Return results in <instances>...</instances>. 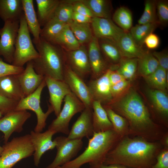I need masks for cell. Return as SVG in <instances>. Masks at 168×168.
<instances>
[{
  "mask_svg": "<svg viewBox=\"0 0 168 168\" xmlns=\"http://www.w3.org/2000/svg\"><path fill=\"white\" fill-rule=\"evenodd\" d=\"M104 106L110 108L126 120L129 125L128 136L155 142L160 141L165 133L161 126L153 121L142 98L134 89L131 88Z\"/></svg>",
  "mask_w": 168,
  "mask_h": 168,
  "instance_id": "1",
  "label": "cell"
},
{
  "mask_svg": "<svg viewBox=\"0 0 168 168\" xmlns=\"http://www.w3.org/2000/svg\"><path fill=\"white\" fill-rule=\"evenodd\" d=\"M163 148L159 141L152 142L140 137L126 136L107 154L103 164L150 168L156 163V156Z\"/></svg>",
  "mask_w": 168,
  "mask_h": 168,
  "instance_id": "2",
  "label": "cell"
},
{
  "mask_svg": "<svg viewBox=\"0 0 168 168\" xmlns=\"http://www.w3.org/2000/svg\"><path fill=\"white\" fill-rule=\"evenodd\" d=\"M121 138L113 129L101 132L94 133L88 140L84 151L75 159L64 164L62 168H80L88 163L90 168H95L103 164L107 154Z\"/></svg>",
  "mask_w": 168,
  "mask_h": 168,
  "instance_id": "3",
  "label": "cell"
},
{
  "mask_svg": "<svg viewBox=\"0 0 168 168\" xmlns=\"http://www.w3.org/2000/svg\"><path fill=\"white\" fill-rule=\"evenodd\" d=\"M39 54L32 61L33 67L38 74L63 81L66 63L64 51L58 46L40 37L37 41H32Z\"/></svg>",
  "mask_w": 168,
  "mask_h": 168,
  "instance_id": "4",
  "label": "cell"
},
{
  "mask_svg": "<svg viewBox=\"0 0 168 168\" xmlns=\"http://www.w3.org/2000/svg\"><path fill=\"white\" fill-rule=\"evenodd\" d=\"M2 147L0 168H12L21 160L33 155L34 152L30 134L13 138Z\"/></svg>",
  "mask_w": 168,
  "mask_h": 168,
  "instance_id": "5",
  "label": "cell"
},
{
  "mask_svg": "<svg viewBox=\"0 0 168 168\" xmlns=\"http://www.w3.org/2000/svg\"><path fill=\"white\" fill-rule=\"evenodd\" d=\"M30 33L23 13L20 19L12 65L23 67L26 63L39 57L38 52L33 45Z\"/></svg>",
  "mask_w": 168,
  "mask_h": 168,
  "instance_id": "6",
  "label": "cell"
},
{
  "mask_svg": "<svg viewBox=\"0 0 168 168\" xmlns=\"http://www.w3.org/2000/svg\"><path fill=\"white\" fill-rule=\"evenodd\" d=\"M63 109L56 118L48 127V129L55 133H62L68 135L70 121L76 114L81 112L85 108L84 104L72 92L67 95L64 99Z\"/></svg>",
  "mask_w": 168,
  "mask_h": 168,
  "instance_id": "7",
  "label": "cell"
},
{
  "mask_svg": "<svg viewBox=\"0 0 168 168\" xmlns=\"http://www.w3.org/2000/svg\"><path fill=\"white\" fill-rule=\"evenodd\" d=\"M46 86L44 79L38 88L32 94L25 97L18 101L14 110H30L36 114L37 123L34 131L37 133L42 132L45 128L46 121L49 116L53 112L52 107L48 104V109L44 112L40 105V100L42 91Z\"/></svg>",
  "mask_w": 168,
  "mask_h": 168,
  "instance_id": "8",
  "label": "cell"
},
{
  "mask_svg": "<svg viewBox=\"0 0 168 168\" xmlns=\"http://www.w3.org/2000/svg\"><path fill=\"white\" fill-rule=\"evenodd\" d=\"M54 141L57 150L56 155L46 168H56L69 162L77 155L83 145L82 139H70L64 136L58 137Z\"/></svg>",
  "mask_w": 168,
  "mask_h": 168,
  "instance_id": "9",
  "label": "cell"
},
{
  "mask_svg": "<svg viewBox=\"0 0 168 168\" xmlns=\"http://www.w3.org/2000/svg\"><path fill=\"white\" fill-rule=\"evenodd\" d=\"M19 24L20 20L7 21L0 29V56L11 64L13 59Z\"/></svg>",
  "mask_w": 168,
  "mask_h": 168,
  "instance_id": "10",
  "label": "cell"
},
{
  "mask_svg": "<svg viewBox=\"0 0 168 168\" xmlns=\"http://www.w3.org/2000/svg\"><path fill=\"white\" fill-rule=\"evenodd\" d=\"M63 81L68 85L72 92L84 104L85 108H92L93 100L87 84L66 63L63 70Z\"/></svg>",
  "mask_w": 168,
  "mask_h": 168,
  "instance_id": "11",
  "label": "cell"
},
{
  "mask_svg": "<svg viewBox=\"0 0 168 168\" xmlns=\"http://www.w3.org/2000/svg\"><path fill=\"white\" fill-rule=\"evenodd\" d=\"M31 115L27 110H14L0 119V131L4 134V143L8 141L13 133H20L22 131L24 124Z\"/></svg>",
  "mask_w": 168,
  "mask_h": 168,
  "instance_id": "12",
  "label": "cell"
},
{
  "mask_svg": "<svg viewBox=\"0 0 168 168\" xmlns=\"http://www.w3.org/2000/svg\"><path fill=\"white\" fill-rule=\"evenodd\" d=\"M64 52L66 63L74 72L83 80L91 75L87 49L85 45H82L74 50Z\"/></svg>",
  "mask_w": 168,
  "mask_h": 168,
  "instance_id": "13",
  "label": "cell"
},
{
  "mask_svg": "<svg viewBox=\"0 0 168 168\" xmlns=\"http://www.w3.org/2000/svg\"><path fill=\"white\" fill-rule=\"evenodd\" d=\"M111 69H108L97 79H90L87 84L93 100L100 102L102 106L108 105L113 99L109 79Z\"/></svg>",
  "mask_w": 168,
  "mask_h": 168,
  "instance_id": "14",
  "label": "cell"
},
{
  "mask_svg": "<svg viewBox=\"0 0 168 168\" xmlns=\"http://www.w3.org/2000/svg\"><path fill=\"white\" fill-rule=\"evenodd\" d=\"M94 36L98 39H106L116 43L125 32L111 19L94 17L91 23Z\"/></svg>",
  "mask_w": 168,
  "mask_h": 168,
  "instance_id": "15",
  "label": "cell"
},
{
  "mask_svg": "<svg viewBox=\"0 0 168 168\" xmlns=\"http://www.w3.org/2000/svg\"><path fill=\"white\" fill-rule=\"evenodd\" d=\"M49 95V102L56 117L61 110V105L65 97L72 92L63 81L44 76Z\"/></svg>",
  "mask_w": 168,
  "mask_h": 168,
  "instance_id": "16",
  "label": "cell"
},
{
  "mask_svg": "<svg viewBox=\"0 0 168 168\" xmlns=\"http://www.w3.org/2000/svg\"><path fill=\"white\" fill-rule=\"evenodd\" d=\"M88 55L91 68V79H97L104 74L110 66L100 51L98 39L94 36L88 44Z\"/></svg>",
  "mask_w": 168,
  "mask_h": 168,
  "instance_id": "17",
  "label": "cell"
},
{
  "mask_svg": "<svg viewBox=\"0 0 168 168\" xmlns=\"http://www.w3.org/2000/svg\"><path fill=\"white\" fill-rule=\"evenodd\" d=\"M55 133L48 129L44 132L37 133L31 131L30 134L31 142L34 149L33 155L34 165L38 167L42 156L46 151L52 150L56 147L52 137Z\"/></svg>",
  "mask_w": 168,
  "mask_h": 168,
  "instance_id": "18",
  "label": "cell"
},
{
  "mask_svg": "<svg viewBox=\"0 0 168 168\" xmlns=\"http://www.w3.org/2000/svg\"><path fill=\"white\" fill-rule=\"evenodd\" d=\"M92 109L85 108L72 126L67 137L70 139L89 138L94 133L92 123Z\"/></svg>",
  "mask_w": 168,
  "mask_h": 168,
  "instance_id": "19",
  "label": "cell"
},
{
  "mask_svg": "<svg viewBox=\"0 0 168 168\" xmlns=\"http://www.w3.org/2000/svg\"><path fill=\"white\" fill-rule=\"evenodd\" d=\"M17 77L25 97L33 93L44 79L43 75L35 71L32 61L26 63V68Z\"/></svg>",
  "mask_w": 168,
  "mask_h": 168,
  "instance_id": "20",
  "label": "cell"
},
{
  "mask_svg": "<svg viewBox=\"0 0 168 168\" xmlns=\"http://www.w3.org/2000/svg\"><path fill=\"white\" fill-rule=\"evenodd\" d=\"M147 96L164 127L168 128V97L165 91L148 88Z\"/></svg>",
  "mask_w": 168,
  "mask_h": 168,
  "instance_id": "21",
  "label": "cell"
},
{
  "mask_svg": "<svg viewBox=\"0 0 168 168\" xmlns=\"http://www.w3.org/2000/svg\"><path fill=\"white\" fill-rule=\"evenodd\" d=\"M0 95L17 101L25 97L17 75H9L0 77Z\"/></svg>",
  "mask_w": 168,
  "mask_h": 168,
  "instance_id": "22",
  "label": "cell"
},
{
  "mask_svg": "<svg viewBox=\"0 0 168 168\" xmlns=\"http://www.w3.org/2000/svg\"><path fill=\"white\" fill-rule=\"evenodd\" d=\"M123 57L139 58L146 52L135 41L128 32H124L116 43Z\"/></svg>",
  "mask_w": 168,
  "mask_h": 168,
  "instance_id": "23",
  "label": "cell"
},
{
  "mask_svg": "<svg viewBox=\"0 0 168 168\" xmlns=\"http://www.w3.org/2000/svg\"><path fill=\"white\" fill-rule=\"evenodd\" d=\"M24 15L30 33L32 34V41H37L40 38L41 30L33 0H21Z\"/></svg>",
  "mask_w": 168,
  "mask_h": 168,
  "instance_id": "24",
  "label": "cell"
},
{
  "mask_svg": "<svg viewBox=\"0 0 168 168\" xmlns=\"http://www.w3.org/2000/svg\"><path fill=\"white\" fill-rule=\"evenodd\" d=\"M92 107L94 133L105 132L113 129L112 124L100 102L93 101Z\"/></svg>",
  "mask_w": 168,
  "mask_h": 168,
  "instance_id": "25",
  "label": "cell"
},
{
  "mask_svg": "<svg viewBox=\"0 0 168 168\" xmlns=\"http://www.w3.org/2000/svg\"><path fill=\"white\" fill-rule=\"evenodd\" d=\"M23 14L21 0H0V18L4 22L20 20Z\"/></svg>",
  "mask_w": 168,
  "mask_h": 168,
  "instance_id": "26",
  "label": "cell"
},
{
  "mask_svg": "<svg viewBox=\"0 0 168 168\" xmlns=\"http://www.w3.org/2000/svg\"><path fill=\"white\" fill-rule=\"evenodd\" d=\"M100 51L104 58L110 66L114 68L123 58L115 42L106 39H98Z\"/></svg>",
  "mask_w": 168,
  "mask_h": 168,
  "instance_id": "27",
  "label": "cell"
},
{
  "mask_svg": "<svg viewBox=\"0 0 168 168\" xmlns=\"http://www.w3.org/2000/svg\"><path fill=\"white\" fill-rule=\"evenodd\" d=\"M59 0H35L37 16L40 26L43 27L53 17L60 3Z\"/></svg>",
  "mask_w": 168,
  "mask_h": 168,
  "instance_id": "28",
  "label": "cell"
},
{
  "mask_svg": "<svg viewBox=\"0 0 168 168\" xmlns=\"http://www.w3.org/2000/svg\"><path fill=\"white\" fill-rule=\"evenodd\" d=\"M85 5L94 17L111 19L112 7L108 0H77Z\"/></svg>",
  "mask_w": 168,
  "mask_h": 168,
  "instance_id": "29",
  "label": "cell"
},
{
  "mask_svg": "<svg viewBox=\"0 0 168 168\" xmlns=\"http://www.w3.org/2000/svg\"><path fill=\"white\" fill-rule=\"evenodd\" d=\"M51 43L58 46L65 51L76 50L81 45L74 35L68 24L66 25L60 33Z\"/></svg>",
  "mask_w": 168,
  "mask_h": 168,
  "instance_id": "30",
  "label": "cell"
},
{
  "mask_svg": "<svg viewBox=\"0 0 168 168\" xmlns=\"http://www.w3.org/2000/svg\"><path fill=\"white\" fill-rule=\"evenodd\" d=\"M68 24L81 45L88 44L94 37L91 23H78L72 20Z\"/></svg>",
  "mask_w": 168,
  "mask_h": 168,
  "instance_id": "31",
  "label": "cell"
},
{
  "mask_svg": "<svg viewBox=\"0 0 168 168\" xmlns=\"http://www.w3.org/2000/svg\"><path fill=\"white\" fill-rule=\"evenodd\" d=\"M103 107L107 113L114 131L121 138L129 135V125L126 120L110 108L106 106Z\"/></svg>",
  "mask_w": 168,
  "mask_h": 168,
  "instance_id": "32",
  "label": "cell"
},
{
  "mask_svg": "<svg viewBox=\"0 0 168 168\" xmlns=\"http://www.w3.org/2000/svg\"><path fill=\"white\" fill-rule=\"evenodd\" d=\"M112 18L113 22L125 32L129 31L132 27V14L126 7L118 8L112 15Z\"/></svg>",
  "mask_w": 168,
  "mask_h": 168,
  "instance_id": "33",
  "label": "cell"
},
{
  "mask_svg": "<svg viewBox=\"0 0 168 168\" xmlns=\"http://www.w3.org/2000/svg\"><path fill=\"white\" fill-rule=\"evenodd\" d=\"M158 22L143 24H137L132 26L129 31L131 36L136 43L142 47L145 38L157 27Z\"/></svg>",
  "mask_w": 168,
  "mask_h": 168,
  "instance_id": "34",
  "label": "cell"
},
{
  "mask_svg": "<svg viewBox=\"0 0 168 168\" xmlns=\"http://www.w3.org/2000/svg\"><path fill=\"white\" fill-rule=\"evenodd\" d=\"M159 63L152 53L146 51L138 59L137 71L144 77L153 73L159 67Z\"/></svg>",
  "mask_w": 168,
  "mask_h": 168,
  "instance_id": "35",
  "label": "cell"
},
{
  "mask_svg": "<svg viewBox=\"0 0 168 168\" xmlns=\"http://www.w3.org/2000/svg\"><path fill=\"white\" fill-rule=\"evenodd\" d=\"M167 71L159 66L153 73L144 78L147 83L153 89L165 91L168 85Z\"/></svg>",
  "mask_w": 168,
  "mask_h": 168,
  "instance_id": "36",
  "label": "cell"
},
{
  "mask_svg": "<svg viewBox=\"0 0 168 168\" xmlns=\"http://www.w3.org/2000/svg\"><path fill=\"white\" fill-rule=\"evenodd\" d=\"M67 24L51 19L41 29L40 37L51 43L60 33Z\"/></svg>",
  "mask_w": 168,
  "mask_h": 168,
  "instance_id": "37",
  "label": "cell"
},
{
  "mask_svg": "<svg viewBox=\"0 0 168 168\" xmlns=\"http://www.w3.org/2000/svg\"><path fill=\"white\" fill-rule=\"evenodd\" d=\"M138 59L123 57L116 71L125 79H132L137 71Z\"/></svg>",
  "mask_w": 168,
  "mask_h": 168,
  "instance_id": "38",
  "label": "cell"
},
{
  "mask_svg": "<svg viewBox=\"0 0 168 168\" xmlns=\"http://www.w3.org/2000/svg\"><path fill=\"white\" fill-rule=\"evenodd\" d=\"M73 12L72 6L71 3L67 2L66 0H60L51 19L68 24L72 20Z\"/></svg>",
  "mask_w": 168,
  "mask_h": 168,
  "instance_id": "39",
  "label": "cell"
},
{
  "mask_svg": "<svg viewBox=\"0 0 168 168\" xmlns=\"http://www.w3.org/2000/svg\"><path fill=\"white\" fill-rule=\"evenodd\" d=\"M156 0H146L144 2V11L138 20V24H143L158 22L156 11Z\"/></svg>",
  "mask_w": 168,
  "mask_h": 168,
  "instance_id": "40",
  "label": "cell"
},
{
  "mask_svg": "<svg viewBox=\"0 0 168 168\" xmlns=\"http://www.w3.org/2000/svg\"><path fill=\"white\" fill-rule=\"evenodd\" d=\"M156 11L157 21L161 26H166L168 23V1L156 0Z\"/></svg>",
  "mask_w": 168,
  "mask_h": 168,
  "instance_id": "41",
  "label": "cell"
},
{
  "mask_svg": "<svg viewBox=\"0 0 168 168\" xmlns=\"http://www.w3.org/2000/svg\"><path fill=\"white\" fill-rule=\"evenodd\" d=\"M24 68V67H18L6 63L0 58V77L7 75H18Z\"/></svg>",
  "mask_w": 168,
  "mask_h": 168,
  "instance_id": "42",
  "label": "cell"
},
{
  "mask_svg": "<svg viewBox=\"0 0 168 168\" xmlns=\"http://www.w3.org/2000/svg\"><path fill=\"white\" fill-rule=\"evenodd\" d=\"M129 81L124 79L110 86L111 92L113 99L119 97L127 90L129 86Z\"/></svg>",
  "mask_w": 168,
  "mask_h": 168,
  "instance_id": "43",
  "label": "cell"
},
{
  "mask_svg": "<svg viewBox=\"0 0 168 168\" xmlns=\"http://www.w3.org/2000/svg\"><path fill=\"white\" fill-rule=\"evenodd\" d=\"M18 102L0 95V111L4 115L14 110Z\"/></svg>",
  "mask_w": 168,
  "mask_h": 168,
  "instance_id": "44",
  "label": "cell"
},
{
  "mask_svg": "<svg viewBox=\"0 0 168 168\" xmlns=\"http://www.w3.org/2000/svg\"><path fill=\"white\" fill-rule=\"evenodd\" d=\"M150 168H168V148L161 150L156 156V163Z\"/></svg>",
  "mask_w": 168,
  "mask_h": 168,
  "instance_id": "45",
  "label": "cell"
},
{
  "mask_svg": "<svg viewBox=\"0 0 168 168\" xmlns=\"http://www.w3.org/2000/svg\"><path fill=\"white\" fill-rule=\"evenodd\" d=\"M66 1L72 4L73 12L91 18L94 17L90 9L82 2L77 0H66Z\"/></svg>",
  "mask_w": 168,
  "mask_h": 168,
  "instance_id": "46",
  "label": "cell"
},
{
  "mask_svg": "<svg viewBox=\"0 0 168 168\" xmlns=\"http://www.w3.org/2000/svg\"><path fill=\"white\" fill-rule=\"evenodd\" d=\"M157 60L159 66L166 71L168 69V53L166 50L161 51H154L152 53Z\"/></svg>",
  "mask_w": 168,
  "mask_h": 168,
  "instance_id": "47",
  "label": "cell"
},
{
  "mask_svg": "<svg viewBox=\"0 0 168 168\" xmlns=\"http://www.w3.org/2000/svg\"><path fill=\"white\" fill-rule=\"evenodd\" d=\"M160 44V40L158 36L153 32L149 34L145 39L143 44L150 49H154L157 48Z\"/></svg>",
  "mask_w": 168,
  "mask_h": 168,
  "instance_id": "48",
  "label": "cell"
},
{
  "mask_svg": "<svg viewBox=\"0 0 168 168\" xmlns=\"http://www.w3.org/2000/svg\"><path fill=\"white\" fill-rule=\"evenodd\" d=\"M92 18L73 12L72 19L73 21L78 23H91Z\"/></svg>",
  "mask_w": 168,
  "mask_h": 168,
  "instance_id": "49",
  "label": "cell"
},
{
  "mask_svg": "<svg viewBox=\"0 0 168 168\" xmlns=\"http://www.w3.org/2000/svg\"><path fill=\"white\" fill-rule=\"evenodd\" d=\"M109 79L111 86L125 79L117 71L111 69L109 74Z\"/></svg>",
  "mask_w": 168,
  "mask_h": 168,
  "instance_id": "50",
  "label": "cell"
},
{
  "mask_svg": "<svg viewBox=\"0 0 168 168\" xmlns=\"http://www.w3.org/2000/svg\"><path fill=\"white\" fill-rule=\"evenodd\" d=\"M95 168H131L123 165L119 164H112L105 165L103 164L100 165Z\"/></svg>",
  "mask_w": 168,
  "mask_h": 168,
  "instance_id": "51",
  "label": "cell"
},
{
  "mask_svg": "<svg viewBox=\"0 0 168 168\" xmlns=\"http://www.w3.org/2000/svg\"><path fill=\"white\" fill-rule=\"evenodd\" d=\"M163 147L168 148V133H165L161 139L159 141Z\"/></svg>",
  "mask_w": 168,
  "mask_h": 168,
  "instance_id": "52",
  "label": "cell"
},
{
  "mask_svg": "<svg viewBox=\"0 0 168 168\" xmlns=\"http://www.w3.org/2000/svg\"><path fill=\"white\" fill-rule=\"evenodd\" d=\"M3 147L2 146H0V157L3 152Z\"/></svg>",
  "mask_w": 168,
  "mask_h": 168,
  "instance_id": "53",
  "label": "cell"
},
{
  "mask_svg": "<svg viewBox=\"0 0 168 168\" xmlns=\"http://www.w3.org/2000/svg\"><path fill=\"white\" fill-rule=\"evenodd\" d=\"M2 113L0 111V119L2 117V115H3Z\"/></svg>",
  "mask_w": 168,
  "mask_h": 168,
  "instance_id": "54",
  "label": "cell"
},
{
  "mask_svg": "<svg viewBox=\"0 0 168 168\" xmlns=\"http://www.w3.org/2000/svg\"><path fill=\"white\" fill-rule=\"evenodd\" d=\"M56 168H62L61 166H58Z\"/></svg>",
  "mask_w": 168,
  "mask_h": 168,
  "instance_id": "55",
  "label": "cell"
}]
</instances>
